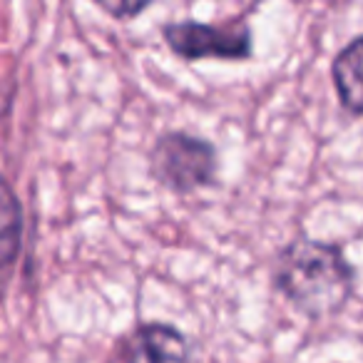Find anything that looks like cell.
<instances>
[{"label":"cell","instance_id":"obj_5","mask_svg":"<svg viewBox=\"0 0 363 363\" xmlns=\"http://www.w3.org/2000/svg\"><path fill=\"white\" fill-rule=\"evenodd\" d=\"M331 75L341 105L351 115H363V35L338 52Z\"/></svg>","mask_w":363,"mask_h":363},{"label":"cell","instance_id":"obj_3","mask_svg":"<svg viewBox=\"0 0 363 363\" xmlns=\"http://www.w3.org/2000/svg\"><path fill=\"white\" fill-rule=\"evenodd\" d=\"M162 35L172 52L184 60H247L252 55V33L244 23H169L162 28Z\"/></svg>","mask_w":363,"mask_h":363},{"label":"cell","instance_id":"obj_1","mask_svg":"<svg viewBox=\"0 0 363 363\" xmlns=\"http://www.w3.org/2000/svg\"><path fill=\"white\" fill-rule=\"evenodd\" d=\"M274 284L298 311L321 318L346 306L356 272L338 244L301 237L279 254Z\"/></svg>","mask_w":363,"mask_h":363},{"label":"cell","instance_id":"obj_2","mask_svg":"<svg viewBox=\"0 0 363 363\" xmlns=\"http://www.w3.org/2000/svg\"><path fill=\"white\" fill-rule=\"evenodd\" d=\"M152 177L172 192L189 194L217 182L219 155L212 142L187 132H167L152 150Z\"/></svg>","mask_w":363,"mask_h":363},{"label":"cell","instance_id":"obj_4","mask_svg":"<svg viewBox=\"0 0 363 363\" xmlns=\"http://www.w3.org/2000/svg\"><path fill=\"white\" fill-rule=\"evenodd\" d=\"M117 363H194L187 336L169 323H140L117 341Z\"/></svg>","mask_w":363,"mask_h":363},{"label":"cell","instance_id":"obj_7","mask_svg":"<svg viewBox=\"0 0 363 363\" xmlns=\"http://www.w3.org/2000/svg\"><path fill=\"white\" fill-rule=\"evenodd\" d=\"M97 8L112 16L115 21H132L135 16H140L152 0H92Z\"/></svg>","mask_w":363,"mask_h":363},{"label":"cell","instance_id":"obj_6","mask_svg":"<svg viewBox=\"0 0 363 363\" xmlns=\"http://www.w3.org/2000/svg\"><path fill=\"white\" fill-rule=\"evenodd\" d=\"M23 244V207L8 179L0 174V269L11 267Z\"/></svg>","mask_w":363,"mask_h":363}]
</instances>
